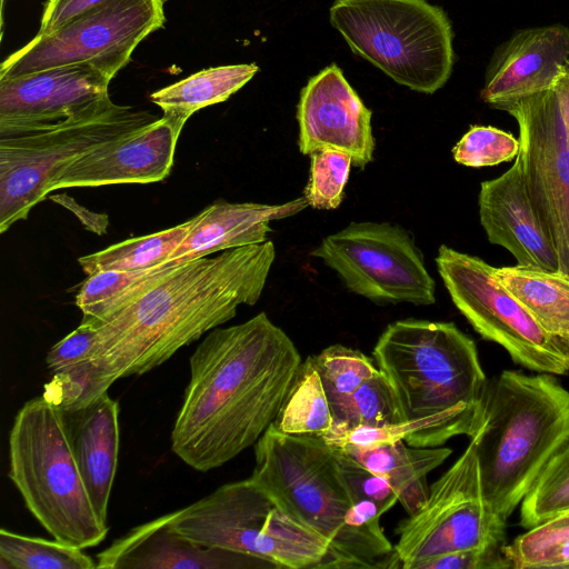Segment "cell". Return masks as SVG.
<instances>
[{"label":"cell","instance_id":"6da1fadb","mask_svg":"<svg viewBox=\"0 0 569 569\" xmlns=\"http://www.w3.org/2000/svg\"><path fill=\"white\" fill-rule=\"evenodd\" d=\"M301 363L293 341L266 312L209 331L190 357L172 451L206 472L254 446L277 418Z\"/></svg>","mask_w":569,"mask_h":569},{"label":"cell","instance_id":"7a4b0ae2","mask_svg":"<svg viewBox=\"0 0 569 569\" xmlns=\"http://www.w3.org/2000/svg\"><path fill=\"white\" fill-rule=\"evenodd\" d=\"M276 258L271 240L179 266L99 323L93 361L114 382L143 375L260 299Z\"/></svg>","mask_w":569,"mask_h":569},{"label":"cell","instance_id":"3957f363","mask_svg":"<svg viewBox=\"0 0 569 569\" xmlns=\"http://www.w3.org/2000/svg\"><path fill=\"white\" fill-rule=\"evenodd\" d=\"M475 441L483 497L502 522L569 440V390L553 375L503 370L488 380Z\"/></svg>","mask_w":569,"mask_h":569},{"label":"cell","instance_id":"277c9868","mask_svg":"<svg viewBox=\"0 0 569 569\" xmlns=\"http://www.w3.org/2000/svg\"><path fill=\"white\" fill-rule=\"evenodd\" d=\"M9 477L56 540L84 549L106 538L107 522L90 499L62 413L43 396L27 401L13 420Z\"/></svg>","mask_w":569,"mask_h":569},{"label":"cell","instance_id":"5b68a950","mask_svg":"<svg viewBox=\"0 0 569 569\" xmlns=\"http://www.w3.org/2000/svg\"><path fill=\"white\" fill-rule=\"evenodd\" d=\"M372 356L392 387L402 421L457 408L483 411L488 380L476 342L453 322L395 321Z\"/></svg>","mask_w":569,"mask_h":569},{"label":"cell","instance_id":"8992f818","mask_svg":"<svg viewBox=\"0 0 569 569\" xmlns=\"http://www.w3.org/2000/svg\"><path fill=\"white\" fill-rule=\"evenodd\" d=\"M330 22L355 53L415 91L433 93L451 74V23L426 0H335Z\"/></svg>","mask_w":569,"mask_h":569},{"label":"cell","instance_id":"52a82bcc","mask_svg":"<svg viewBox=\"0 0 569 569\" xmlns=\"http://www.w3.org/2000/svg\"><path fill=\"white\" fill-rule=\"evenodd\" d=\"M170 527L202 546L266 560L274 568H320L329 543L290 516L250 478L226 483L169 513Z\"/></svg>","mask_w":569,"mask_h":569},{"label":"cell","instance_id":"ba28073f","mask_svg":"<svg viewBox=\"0 0 569 569\" xmlns=\"http://www.w3.org/2000/svg\"><path fill=\"white\" fill-rule=\"evenodd\" d=\"M253 447L250 479L328 541L320 568H352L346 519L355 501L335 448L322 436L284 433L272 423Z\"/></svg>","mask_w":569,"mask_h":569},{"label":"cell","instance_id":"9c48e42d","mask_svg":"<svg viewBox=\"0 0 569 569\" xmlns=\"http://www.w3.org/2000/svg\"><path fill=\"white\" fill-rule=\"evenodd\" d=\"M158 119L147 110L116 104L109 96L48 129L0 138V232L27 219L74 159Z\"/></svg>","mask_w":569,"mask_h":569},{"label":"cell","instance_id":"30bf717a","mask_svg":"<svg viewBox=\"0 0 569 569\" xmlns=\"http://www.w3.org/2000/svg\"><path fill=\"white\" fill-rule=\"evenodd\" d=\"M436 263L452 302L483 339L531 371L569 372V340L548 332L497 279L495 267L446 244Z\"/></svg>","mask_w":569,"mask_h":569},{"label":"cell","instance_id":"8fae6325","mask_svg":"<svg viewBox=\"0 0 569 569\" xmlns=\"http://www.w3.org/2000/svg\"><path fill=\"white\" fill-rule=\"evenodd\" d=\"M164 0H106L9 56L0 80L69 64H90L111 80L137 46L163 27Z\"/></svg>","mask_w":569,"mask_h":569},{"label":"cell","instance_id":"7c38bea8","mask_svg":"<svg viewBox=\"0 0 569 569\" xmlns=\"http://www.w3.org/2000/svg\"><path fill=\"white\" fill-rule=\"evenodd\" d=\"M507 523L488 508L475 441L430 487L426 503L396 528L398 568L418 569L435 557L501 547Z\"/></svg>","mask_w":569,"mask_h":569},{"label":"cell","instance_id":"4fadbf2b","mask_svg":"<svg viewBox=\"0 0 569 569\" xmlns=\"http://www.w3.org/2000/svg\"><path fill=\"white\" fill-rule=\"evenodd\" d=\"M345 286L376 303L436 301V283L412 236L389 222H351L311 252Z\"/></svg>","mask_w":569,"mask_h":569},{"label":"cell","instance_id":"5bb4252c","mask_svg":"<svg viewBox=\"0 0 569 569\" xmlns=\"http://www.w3.org/2000/svg\"><path fill=\"white\" fill-rule=\"evenodd\" d=\"M507 112L519 126L525 183L569 276V143L555 87L527 97Z\"/></svg>","mask_w":569,"mask_h":569},{"label":"cell","instance_id":"9a60e30c","mask_svg":"<svg viewBox=\"0 0 569 569\" xmlns=\"http://www.w3.org/2000/svg\"><path fill=\"white\" fill-rule=\"evenodd\" d=\"M111 79L79 63L0 80V138L40 131L109 97Z\"/></svg>","mask_w":569,"mask_h":569},{"label":"cell","instance_id":"2e32d148","mask_svg":"<svg viewBox=\"0 0 569 569\" xmlns=\"http://www.w3.org/2000/svg\"><path fill=\"white\" fill-rule=\"evenodd\" d=\"M297 120L302 154L336 150L349 154L357 168L371 162L376 144L371 111L336 64L321 70L303 87Z\"/></svg>","mask_w":569,"mask_h":569},{"label":"cell","instance_id":"e0dca14e","mask_svg":"<svg viewBox=\"0 0 569 569\" xmlns=\"http://www.w3.org/2000/svg\"><path fill=\"white\" fill-rule=\"evenodd\" d=\"M183 126L162 116L154 122L103 143L70 162L50 192L71 187L152 183L171 172Z\"/></svg>","mask_w":569,"mask_h":569},{"label":"cell","instance_id":"ac0fdd59","mask_svg":"<svg viewBox=\"0 0 569 569\" xmlns=\"http://www.w3.org/2000/svg\"><path fill=\"white\" fill-rule=\"evenodd\" d=\"M568 60V27L518 30L495 50L481 98L490 107L507 111L518 101L552 88Z\"/></svg>","mask_w":569,"mask_h":569},{"label":"cell","instance_id":"d6986e66","mask_svg":"<svg viewBox=\"0 0 569 569\" xmlns=\"http://www.w3.org/2000/svg\"><path fill=\"white\" fill-rule=\"evenodd\" d=\"M478 206L492 244L508 250L518 264L559 270L553 241L528 194L519 154L501 176L481 182Z\"/></svg>","mask_w":569,"mask_h":569},{"label":"cell","instance_id":"ffe728a7","mask_svg":"<svg viewBox=\"0 0 569 569\" xmlns=\"http://www.w3.org/2000/svg\"><path fill=\"white\" fill-rule=\"evenodd\" d=\"M100 569H251L270 562L197 543L169 523V513L140 525L97 555Z\"/></svg>","mask_w":569,"mask_h":569},{"label":"cell","instance_id":"44dd1931","mask_svg":"<svg viewBox=\"0 0 569 569\" xmlns=\"http://www.w3.org/2000/svg\"><path fill=\"white\" fill-rule=\"evenodd\" d=\"M308 207L303 197L282 204L218 200L191 218L181 243L167 261L179 266L229 249L268 240L270 222L297 214Z\"/></svg>","mask_w":569,"mask_h":569},{"label":"cell","instance_id":"7402d4cb","mask_svg":"<svg viewBox=\"0 0 569 569\" xmlns=\"http://www.w3.org/2000/svg\"><path fill=\"white\" fill-rule=\"evenodd\" d=\"M61 413L90 499L107 522L119 452L118 401L106 392L79 410Z\"/></svg>","mask_w":569,"mask_h":569},{"label":"cell","instance_id":"603a6c76","mask_svg":"<svg viewBox=\"0 0 569 569\" xmlns=\"http://www.w3.org/2000/svg\"><path fill=\"white\" fill-rule=\"evenodd\" d=\"M336 448L386 478L408 516L417 512L427 501L428 473L452 453L448 447H411L403 440L368 449L351 446Z\"/></svg>","mask_w":569,"mask_h":569},{"label":"cell","instance_id":"cb8c5ba5","mask_svg":"<svg viewBox=\"0 0 569 569\" xmlns=\"http://www.w3.org/2000/svg\"><path fill=\"white\" fill-rule=\"evenodd\" d=\"M483 411L457 408L419 420L401 421L383 427H359L335 439L333 447L351 446L362 449L403 440L411 447H439L456 436L472 438L482 421Z\"/></svg>","mask_w":569,"mask_h":569},{"label":"cell","instance_id":"d4e9b609","mask_svg":"<svg viewBox=\"0 0 569 569\" xmlns=\"http://www.w3.org/2000/svg\"><path fill=\"white\" fill-rule=\"evenodd\" d=\"M495 274L548 332L569 340L568 274L518 263L495 268Z\"/></svg>","mask_w":569,"mask_h":569},{"label":"cell","instance_id":"484cf974","mask_svg":"<svg viewBox=\"0 0 569 569\" xmlns=\"http://www.w3.org/2000/svg\"><path fill=\"white\" fill-rule=\"evenodd\" d=\"M254 63L222 66L201 70L150 94L163 116L181 126L202 108L223 102L257 73Z\"/></svg>","mask_w":569,"mask_h":569},{"label":"cell","instance_id":"4316f807","mask_svg":"<svg viewBox=\"0 0 569 569\" xmlns=\"http://www.w3.org/2000/svg\"><path fill=\"white\" fill-rule=\"evenodd\" d=\"M174 266L161 264L138 270H108L87 276L76 296L83 319L100 323L117 313L162 280Z\"/></svg>","mask_w":569,"mask_h":569},{"label":"cell","instance_id":"83f0119b","mask_svg":"<svg viewBox=\"0 0 569 569\" xmlns=\"http://www.w3.org/2000/svg\"><path fill=\"white\" fill-rule=\"evenodd\" d=\"M191 226V219L168 229L131 238L82 256L78 263L89 276L108 270H138L167 264Z\"/></svg>","mask_w":569,"mask_h":569},{"label":"cell","instance_id":"f1b7e54d","mask_svg":"<svg viewBox=\"0 0 569 569\" xmlns=\"http://www.w3.org/2000/svg\"><path fill=\"white\" fill-rule=\"evenodd\" d=\"M272 426L284 433L322 437L331 429L329 401L311 356L300 365Z\"/></svg>","mask_w":569,"mask_h":569},{"label":"cell","instance_id":"f546056e","mask_svg":"<svg viewBox=\"0 0 569 569\" xmlns=\"http://www.w3.org/2000/svg\"><path fill=\"white\" fill-rule=\"evenodd\" d=\"M311 357L329 401L332 422L351 396L379 371L372 358L342 345H331Z\"/></svg>","mask_w":569,"mask_h":569},{"label":"cell","instance_id":"4dcf8cb0","mask_svg":"<svg viewBox=\"0 0 569 569\" xmlns=\"http://www.w3.org/2000/svg\"><path fill=\"white\" fill-rule=\"evenodd\" d=\"M1 569H93L97 562L81 548L0 530Z\"/></svg>","mask_w":569,"mask_h":569},{"label":"cell","instance_id":"1f68e13d","mask_svg":"<svg viewBox=\"0 0 569 569\" xmlns=\"http://www.w3.org/2000/svg\"><path fill=\"white\" fill-rule=\"evenodd\" d=\"M401 421L392 387L379 370L351 396L323 438L331 440L359 427H383Z\"/></svg>","mask_w":569,"mask_h":569},{"label":"cell","instance_id":"d6a6232c","mask_svg":"<svg viewBox=\"0 0 569 569\" xmlns=\"http://www.w3.org/2000/svg\"><path fill=\"white\" fill-rule=\"evenodd\" d=\"M569 509V440L549 460L521 501L520 525L533 528Z\"/></svg>","mask_w":569,"mask_h":569},{"label":"cell","instance_id":"836d02e7","mask_svg":"<svg viewBox=\"0 0 569 569\" xmlns=\"http://www.w3.org/2000/svg\"><path fill=\"white\" fill-rule=\"evenodd\" d=\"M112 383L92 359H87L51 373L42 396L60 411L71 412L108 392Z\"/></svg>","mask_w":569,"mask_h":569},{"label":"cell","instance_id":"e575fe53","mask_svg":"<svg viewBox=\"0 0 569 569\" xmlns=\"http://www.w3.org/2000/svg\"><path fill=\"white\" fill-rule=\"evenodd\" d=\"M352 159L336 150H321L310 154V176L303 198L313 209H337L343 199Z\"/></svg>","mask_w":569,"mask_h":569},{"label":"cell","instance_id":"d590c367","mask_svg":"<svg viewBox=\"0 0 569 569\" xmlns=\"http://www.w3.org/2000/svg\"><path fill=\"white\" fill-rule=\"evenodd\" d=\"M520 141L491 126H472L452 148L453 159L466 167H493L519 154Z\"/></svg>","mask_w":569,"mask_h":569},{"label":"cell","instance_id":"8d00e7d4","mask_svg":"<svg viewBox=\"0 0 569 569\" xmlns=\"http://www.w3.org/2000/svg\"><path fill=\"white\" fill-rule=\"evenodd\" d=\"M569 543V509L528 529L502 550L512 569H533L556 547Z\"/></svg>","mask_w":569,"mask_h":569},{"label":"cell","instance_id":"74e56055","mask_svg":"<svg viewBox=\"0 0 569 569\" xmlns=\"http://www.w3.org/2000/svg\"><path fill=\"white\" fill-rule=\"evenodd\" d=\"M333 448L353 501L370 500L378 506L382 515L398 502V496L386 478L368 470L340 449Z\"/></svg>","mask_w":569,"mask_h":569},{"label":"cell","instance_id":"f35d334b","mask_svg":"<svg viewBox=\"0 0 569 569\" xmlns=\"http://www.w3.org/2000/svg\"><path fill=\"white\" fill-rule=\"evenodd\" d=\"M99 323L91 319H82L80 326L52 346L46 358L51 373L76 362L93 360Z\"/></svg>","mask_w":569,"mask_h":569},{"label":"cell","instance_id":"ab89813d","mask_svg":"<svg viewBox=\"0 0 569 569\" xmlns=\"http://www.w3.org/2000/svg\"><path fill=\"white\" fill-rule=\"evenodd\" d=\"M505 546V545H503ZM503 546L470 549L441 555L422 562L418 569H507L511 565Z\"/></svg>","mask_w":569,"mask_h":569},{"label":"cell","instance_id":"60d3db41","mask_svg":"<svg viewBox=\"0 0 569 569\" xmlns=\"http://www.w3.org/2000/svg\"><path fill=\"white\" fill-rule=\"evenodd\" d=\"M106 0H47L38 34L50 33Z\"/></svg>","mask_w":569,"mask_h":569},{"label":"cell","instance_id":"b9f144b4","mask_svg":"<svg viewBox=\"0 0 569 569\" xmlns=\"http://www.w3.org/2000/svg\"><path fill=\"white\" fill-rule=\"evenodd\" d=\"M50 198L59 204L64 206L71 210L87 229L98 234L106 233L108 227V216L87 210L86 208L79 206L72 198L68 197L67 194H56Z\"/></svg>","mask_w":569,"mask_h":569},{"label":"cell","instance_id":"7bdbcfd3","mask_svg":"<svg viewBox=\"0 0 569 569\" xmlns=\"http://www.w3.org/2000/svg\"><path fill=\"white\" fill-rule=\"evenodd\" d=\"M553 87L558 96L560 112L569 143V60L561 69Z\"/></svg>","mask_w":569,"mask_h":569}]
</instances>
